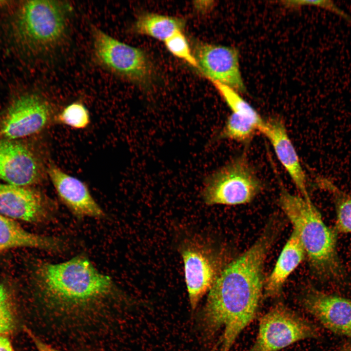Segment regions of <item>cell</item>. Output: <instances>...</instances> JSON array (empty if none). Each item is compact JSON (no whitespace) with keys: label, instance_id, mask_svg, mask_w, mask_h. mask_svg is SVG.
I'll return each instance as SVG.
<instances>
[{"label":"cell","instance_id":"30bf717a","mask_svg":"<svg viewBox=\"0 0 351 351\" xmlns=\"http://www.w3.org/2000/svg\"><path fill=\"white\" fill-rule=\"evenodd\" d=\"M180 253L191 308L195 310L218 275L216 262L206 247L195 241L183 244Z\"/></svg>","mask_w":351,"mask_h":351},{"label":"cell","instance_id":"52a82bcc","mask_svg":"<svg viewBox=\"0 0 351 351\" xmlns=\"http://www.w3.org/2000/svg\"><path fill=\"white\" fill-rule=\"evenodd\" d=\"M319 336L314 324L280 302L260 317L256 338L248 351H279Z\"/></svg>","mask_w":351,"mask_h":351},{"label":"cell","instance_id":"3957f363","mask_svg":"<svg viewBox=\"0 0 351 351\" xmlns=\"http://www.w3.org/2000/svg\"><path fill=\"white\" fill-rule=\"evenodd\" d=\"M279 204L298 236L312 270L323 276L338 275L337 232L324 222L311 198L292 194L281 187Z\"/></svg>","mask_w":351,"mask_h":351},{"label":"cell","instance_id":"8992f818","mask_svg":"<svg viewBox=\"0 0 351 351\" xmlns=\"http://www.w3.org/2000/svg\"><path fill=\"white\" fill-rule=\"evenodd\" d=\"M94 57L105 69L115 75L142 86L151 83L154 66L147 54L113 38L102 30L92 28Z\"/></svg>","mask_w":351,"mask_h":351},{"label":"cell","instance_id":"2e32d148","mask_svg":"<svg viewBox=\"0 0 351 351\" xmlns=\"http://www.w3.org/2000/svg\"><path fill=\"white\" fill-rule=\"evenodd\" d=\"M305 257L303 246L297 234L293 230L273 270L265 280L264 291L266 295L274 297L279 294L289 276Z\"/></svg>","mask_w":351,"mask_h":351},{"label":"cell","instance_id":"4fadbf2b","mask_svg":"<svg viewBox=\"0 0 351 351\" xmlns=\"http://www.w3.org/2000/svg\"><path fill=\"white\" fill-rule=\"evenodd\" d=\"M259 132L271 143L278 160L292 180L299 195L310 199L306 175L284 122L276 117L265 119Z\"/></svg>","mask_w":351,"mask_h":351},{"label":"cell","instance_id":"ac0fdd59","mask_svg":"<svg viewBox=\"0 0 351 351\" xmlns=\"http://www.w3.org/2000/svg\"><path fill=\"white\" fill-rule=\"evenodd\" d=\"M185 25V20L180 17L146 13L137 18L133 31L164 41L174 33L182 31Z\"/></svg>","mask_w":351,"mask_h":351},{"label":"cell","instance_id":"484cf974","mask_svg":"<svg viewBox=\"0 0 351 351\" xmlns=\"http://www.w3.org/2000/svg\"><path fill=\"white\" fill-rule=\"evenodd\" d=\"M25 331L33 340L38 351H62L56 349L45 343L36 336L30 330L25 329Z\"/></svg>","mask_w":351,"mask_h":351},{"label":"cell","instance_id":"7402d4cb","mask_svg":"<svg viewBox=\"0 0 351 351\" xmlns=\"http://www.w3.org/2000/svg\"><path fill=\"white\" fill-rule=\"evenodd\" d=\"M58 122L76 129H83L90 123V115L86 107L76 101L65 107L57 117Z\"/></svg>","mask_w":351,"mask_h":351},{"label":"cell","instance_id":"8fae6325","mask_svg":"<svg viewBox=\"0 0 351 351\" xmlns=\"http://www.w3.org/2000/svg\"><path fill=\"white\" fill-rule=\"evenodd\" d=\"M305 310L332 332L351 339V300L308 288L301 299Z\"/></svg>","mask_w":351,"mask_h":351},{"label":"cell","instance_id":"d4e9b609","mask_svg":"<svg viewBox=\"0 0 351 351\" xmlns=\"http://www.w3.org/2000/svg\"><path fill=\"white\" fill-rule=\"evenodd\" d=\"M283 4L287 7H297L302 6H314L331 11L339 16L348 22H351V16L339 8L332 1L328 0H285Z\"/></svg>","mask_w":351,"mask_h":351},{"label":"cell","instance_id":"ffe728a7","mask_svg":"<svg viewBox=\"0 0 351 351\" xmlns=\"http://www.w3.org/2000/svg\"><path fill=\"white\" fill-rule=\"evenodd\" d=\"M315 184L318 187L330 191L335 200L336 232L351 233V195L339 190L331 181L321 177H317Z\"/></svg>","mask_w":351,"mask_h":351},{"label":"cell","instance_id":"4316f807","mask_svg":"<svg viewBox=\"0 0 351 351\" xmlns=\"http://www.w3.org/2000/svg\"><path fill=\"white\" fill-rule=\"evenodd\" d=\"M0 351H14L7 336L0 334Z\"/></svg>","mask_w":351,"mask_h":351},{"label":"cell","instance_id":"d6986e66","mask_svg":"<svg viewBox=\"0 0 351 351\" xmlns=\"http://www.w3.org/2000/svg\"><path fill=\"white\" fill-rule=\"evenodd\" d=\"M263 123H260L250 118L232 113L227 117L219 137L248 144L255 133L259 132Z\"/></svg>","mask_w":351,"mask_h":351},{"label":"cell","instance_id":"44dd1931","mask_svg":"<svg viewBox=\"0 0 351 351\" xmlns=\"http://www.w3.org/2000/svg\"><path fill=\"white\" fill-rule=\"evenodd\" d=\"M231 110L232 113L244 116L262 123L264 120L258 113L232 88L217 82H212Z\"/></svg>","mask_w":351,"mask_h":351},{"label":"cell","instance_id":"f1b7e54d","mask_svg":"<svg viewBox=\"0 0 351 351\" xmlns=\"http://www.w3.org/2000/svg\"><path fill=\"white\" fill-rule=\"evenodd\" d=\"M340 351H351V342H346L341 346Z\"/></svg>","mask_w":351,"mask_h":351},{"label":"cell","instance_id":"277c9868","mask_svg":"<svg viewBox=\"0 0 351 351\" xmlns=\"http://www.w3.org/2000/svg\"><path fill=\"white\" fill-rule=\"evenodd\" d=\"M70 12V5L61 1H26L13 21V36L31 52L51 50L65 37Z\"/></svg>","mask_w":351,"mask_h":351},{"label":"cell","instance_id":"6da1fadb","mask_svg":"<svg viewBox=\"0 0 351 351\" xmlns=\"http://www.w3.org/2000/svg\"><path fill=\"white\" fill-rule=\"evenodd\" d=\"M277 235L268 226L256 241L219 273L208 293L200 315L204 332L218 331V351H230L241 332L255 318L264 291V268Z\"/></svg>","mask_w":351,"mask_h":351},{"label":"cell","instance_id":"e0dca14e","mask_svg":"<svg viewBox=\"0 0 351 351\" xmlns=\"http://www.w3.org/2000/svg\"><path fill=\"white\" fill-rule=\"evenodd\" d=\"M59 247L58 240L30 233L15 220L0 214V252L25 247L55 250Z\"/></svg>","mask_w":351,"mask_h":351},{"label":"cell","instance_id":"cb8c5ba5","mask_svg":"<svg viewBox=\"0 0 351 351\" xmlns=\"http://www.w3.org/2000/svg\"><path fill=\"white\" fill-rule=\"evenodd\" d=\"M15 320L8 292L0 285V334L7 336L13 332Z\"/></svg>","mask_w":351,"mask_h":351},{"label":"cell","instance_id":"7c38bea8","mask_svg":"<svg viewBox=\"0 0 351 351\" xmlns=\"http://www.w3.org/2000/svg\"><path fill=\"white\" fill-rule=\"evenodd\" d=\"M39 162L32 151L15 140L0 139V180L27 187L40 177Z\"/></svg>","mask_w":351,"mask_h":351},{"label":"cell","instance_id":"5b68a950","mask_svg":"<svg viewBox=\"0 0 351 351\" xmlns=\"http://www.w3.org/2000/svg\"><path fill=\"white\" fill-rule=\"evenodd\" d=\"M263 188L244 153L207 176L202 195L208 205L235 206L251 202Z\"/></svg>","mask_w":351,"mask_h":351},{"label":"cell","instance_id":"5bb4252c","mask_svg":"<svg viewBox=\"0 0 351 351\" xmlns=\"http://www.w3.org/2000/svg\"><path fill=\"white\" fill-rule=\"evenodd\" d=\"M48 173L59 198L76 216L101 218L104 215L82 181L52 163L49 165Z\"/></svg>","mask_w":351,"mask_h":351},{"label":"cell","instance_id":"ba28073f","mask_svg":"<svg viewBox=\"0 0 351 351\" xmlns=\"http://www.w3.org/2000/svg\"><path fill=\"white\" fill-rule=\"evenodd\" d=\"M193 53L197 69L211 82L225 85L238 92L245 91L237 49L196 41L194 43Z\"/></svg>","mask_w":351,"mask_h":351},{"label":"cell","instance_id":"9c48e42d","mask_svg":"<svg viewBox=\"0 0 351 351\" xmlns=\"http://www.w3.org/2000/svg\"><path fill=\"white\" fill-rule=\"evenodd\" d=\"M51 115L49 104L35 94H26L16 99L0 120L1 139L16 140L41 130Z\"/></svg>","mask_w":351,"mask_h":351},{"label":"cell","instance_id":"83f0119b","mask_svg":"<svg viewBox=\"0 0 351 351\" xmlns=\"http://www.w3.org/2000/svg\"><path fill=\"white\" fill-rule=\"evenodd\" d=\"M211 2L212 1H211L209 3H208L207 4H202V3H196L195 6H196V7L198 8V10H201L202 11V10L207 9H207L208 8H210V7H211L212 5H213V4L211 3Z\"/></svg>","mask_w":351,"mask_h":351},{"label":"cell","instance_id":"7a4b0ae2","mask_svg":"<svg viewBox=\"0 0 351 351\" xmlns=\"http://www.w3.org/2000/svg\"><path fill=\"white\" fill-rule=\"evenodd\" d=\"M35 275L46 305L62 314L89 310L109 298L116 290L111 277L82 255L59 263H43Z\"/></svg>","mask_w":351,"mask_h":351},{"label":"cell","instance_id":"603a6c76","mask_svg":"<svg viewBox=\"0 0 351 351\" xmlns=\"http://www.w3.org/2000/svg\"><path fill=\"white\" fill-rule=\"evenodd\" d=\"M167 50L174 56L197 68V63L188 41L181 31L174 33L164 41Z\"/></svg>","mask_w":351,"mask_h":351},{"label":"cell","instance_id":"9a60e30c","mask_svg":"<svg viewBox=\"0 0 351 351\" xmlns=\"http://www.w3.org/2000/svg\"><path fill=\"white\" fill-rule=\"evenodd\" d=\"M0 214L13 220L39 222L48 210L39 192L26 187L0 184Z\"/></svg>","mask_w":351,"mask_h":351}]
</instances>
